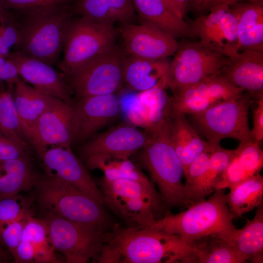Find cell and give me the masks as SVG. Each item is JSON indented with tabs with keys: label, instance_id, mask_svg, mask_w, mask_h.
<instances>
[{
	"label": "cell",
	"instance_id": "35",
	"mask_svg": "<svg viewBox=\"0 0 263 263\" xmlns=\"http://www.w3.org/2000/svg\"><path fill=\"white\" fill-rule=\"evenodd\" d=\"M13 88L7 85L6 88L0 86V132L16 144L28 150L14 104Z\"/></svg>",
	"mask_w": 263,
	"mask_h": 263
},
{
	"label": "cell",
	"instance_id": "7",
	"mask_svg": "<svg viewBox=\"0 0 263 263\" xmlns=\"http://www.w3.org/2000/svg\"><path fill=\"white\" fill-rule=\"evenodd\" d=\"M247 93L216 104L200 113L189 114L190 122L199 135L216 146L225 138L239 143L252 141L248 124L249 108L253 102Z\"/></svg>",
	"mask_w": 263,
	"mask_h": 263
},
{
	"label": "cell",
	"instance_id": "20",
	"mask_svg": "<svg viewBox=\"0 0 263 263\" xmlns=\"http://www.w3.org/2000/svg\"><path fill=\"white\" fill-rule=\"evenodd\" d=\"M220 74L256 100L263 96V52L245 50L228 57Z\"/></svg>",
	"mask_w": 263,
	"mask_h": 263
},
{
	"label": "cell",
	"instance_id": "27",
	"mask_svg": "<svg viewBox=\"0 0 263 263\" xmlns=\"http://www.w3.org/2000/svg\"><path fill=\"white\" fill-rule=\"evenodd\" d=\"M229 6L237 21V51L263 52V3L244 1Z\"/></svg>",
	"mask_w": 263,
	"mask_h": 263
},
{
	"label": "cell",
	"instance_id": "46",
	"mask_svg": "<svg viewBox=\"0 0 263 263\" xmlns=\"http://www.w3.org/2000/svg\"><path fill=\"white\" fill-rule=\"evenodd\" d=\"M206 0H190L192 6L195 10L199 11V10Z\"/></svg>",
	"mask_w": 263,
	"mask_h": 263
},
{
	"label": "cell",
	"instance_id": "2",
	"mask_svg": "<svg viewBox=\"0 0 263 263\" xmlns=\"http://www.w3.org/2000/svg\"><path fill=\"white\" fill-rule=\"evenodd\" d=\"M12 14V22L19 36L14 51L51 66L56 64L63 49L67 28L75 14L73 3Z\"/></svg>",
	"mask_w": 263,
	"mask_h": 263
},
{
	"label": "cell",
	"instance_id": "32",
	"mask_svg": "<svg viewBox=\"0 0 263 263\" xmlns=\"http://www.w3.org/2000/svg\"><path fill=\"white\" fill-rule=\"evenodd\" d=\"M233 151L223 148L220 145L215 147L205 172L186 194L185 206L188 207L203 200L216 190V186L228 165Z\"/></svg>",
	"mask_w": 263,
	"mask_h": 263
},
{
	"label": "cell",
	"instance_id": "40",
	"mask_svg": "<svg viewBox=\"0 0 263 263\" xmlns=\"http://www.w3.org/2000/svg\"><path fill=\"white\" fill-rule=\"evenodd\" d=\"M19 40V34L12 20L8 23H0V57L6 59L11 49L14 48Z\"/></svg>",
	"mask_w": 263,
	"mask_h": 263
},
{
	"label": "cell",
	"instance_id": "31",
	"mask_svg": "<svg viewBox=\"0 0 263 263\" xmlns=\"http://www.w3.org/2000/svg\"><path fill=\"white\" fill-rule=\"evenodd\" d=\"M38 177L28 155L0 161V197L30 189Z\"/></svg>",
	"mask_w": 263,
	"mask_h": 263
},
{
	"label": "cell",
	"instance_id": "1",
	"mask_svg": "<svg viewBox=\"0 0 263 263\" xmlns=\"http://www.w3.org/2000/svg\"><path fill=\"white\" fill-rule=\"evenodd\" d=\"M188 249L176 235L149 226L130 225L115 230L103 246L99 263H184Z\"/></svg>",
	"mask_w": 263,
	"mask_h": 263
},
{
	"label": "cell",
	"instance_id": "24",
	"mask_svg": "<svg viewBox=\"0 0 263 263\" xmlns=\"http://www.w3.org/2000/svg\"><path fill=\"white\" fill-rule=\"evenodd\" d=\"M171 61L167 57L146 59L125 55L123 65V83L132 90L139 92L166 84Z\"/></svg>",
	"mask_w": 263,
	"mask_h": 263
},
{
	"label": "cell",
	"instance_id": "30",
	"mask_svg": "<svg viewBox=\"0 0 263 263\" xmlns=\"http://www.w3.org/2000/svg\"><path fill=\"white\" fill-rule=\"evenodd\" d=\"M184 263H244L246 261L232 242L216 235H208L188 244Z\"/></svg>",
	"mask_w": 263,
	"mask_h": 263
},
{
	"label": "cell",
	"instance_id": "8",
	"mask_svg": "<svg viewBox=\"0 0 263 263\" xmlns=\"http://www.w3.org/2000/svg\"><path fill=\"white\" fill-rule=\"evenodd\" d=\"M45 220L55 250L65 256L67 263L97 261L114 232H103L49 213Z\"/></svg>",
	"mask_w": 263,
	"mask_h": 263
},
{
	"label": "cell",
	"instance_id": "16",
	"mask_svg": "<svg viewBox=\"0 0 263 263\" xmlns=\"http://www.w3.org/2000/svg\"><path fill=\"white\" fill-rule=\"evenodd\" d=\"M120 109L115 94L78 99L73 106V142H82L92 137L116 118Z\"/></svg>",
	"mask_w": 263,
	"mask_h": 263
},
{
	"label": "cell",
	"instance_id": "13",
	"mask_svg": "<svg viewBox=\"0 0 263 263\" xmlns=\"http://www.w3.org/2000/svg\"><path fill=\"white\" fill-rule=\"evenodd\" d=\"M123 41L125 55L156 60L175 54L179 47L176 39L150 24L120 23L117 29Z\"/></svg>",
	"mask_w": 263,
	"mask_h": 263
},
{
	"label": "cell",
	"instance_id": "5",
	"mask_svg": "<svg viewBox=\"0 0 263 263\" xmlns=\"http://www.w3.org/2000/svg\"><path fill=\"white\" fill-rule=\"evenodd\" d=\"M169 124L150 134V140L137 159L157 186L165 207L171 208L185 206L186 192L184 167L170 139Z\"/></svg>",
	"mask_w": 263,
	"mask_h": 263
},
{
	"label": "cell",
	"instance_id": "28",
	"mask_svg": "<svg viewBox=\"0 0 263 263\" xmlns=\"http://www.w3.org/2000/svg\"><path fill=\"white\" fill-rule=\"evenodd\" d=\"M169 137L184 172L197 156L216 146L203 139L184 114H171Z\"/></svg>",
	"mask_w": 263,
	"mask_h": 263
},
{
	"label": "cell",
	"instance_id": "25",
	"mask_svg": "<svg viewBox=\"0 0 263 263\" xmlns=\"http://www.w3.org/2000/svg\"><path fill=\"white\" fill-rule=\"evenodd\" d=\"M263 167V151L253 141L239 143L216 186V190L230 188L260 173Z\"/></svg>",
	"mask_w": 263,
	"mask_h": 263
},
{
	"label": "cell",
	"instance_id": "39",
	"mask_svg": "<svg viewBox=\"0 0 263 263\" xmlns=\"http://www.w3.org/2000/svg\"><path fill=\"white\" fill-rule=\"evenodd\" d=\"M215 147L212 149L204 151L197 156L190 163L185 171L184 177H185V183L184 184L186 195L205 172L208 166L212 151Z\"/></svg>",
	"mask_w": 263,
	"mask_h": 263
},
{
	"label": "cell",
	"instance_id": "18",
	"mask_svg": "<svg viewBox=\"0 0 263 263\" xmlns=\"http://www.w3.org/2000/svg\"><path fill=\"white\" fill-rule=\"evenodd\" d=\"M6 58L15 64L24 81L45 94L71 102L72 91L64 75L52 66L15 51H11Z\"/></svg>",
	"mask_w": 263,
	"mask_h": 263
},
{
	"label": "cell",
	"instance_id": "17",
	"mask_svg": "<svg viewBox=\"0 0 263 263\" xmlns=\"http://www.w3.org/2000/svg\"><path fill=\"white\" fill-rule=\"evenodd\" d=\"M40 158L46 175L56 177L77 188L106 205L102 191L71 148H50Z\"/></svg>",
	"mask_w": 263,
	"mask_h": 263
},
{
	"label": "cell",
	"instance_id": "45",
	"mask_svg": "<svg viewBox=\"0 0 263 263\" xmlns=\"http://www.w3.org/2000/svg\"><path fill=\"white\" fill-rule=\"evenodd\" d=\"M12 20V13L0 6V23H8Z\"/></svg>",
	"mask_w": 263,
	"mask_h": 263
},
{
	"label": "cell",
	"instance_id": "12",
	"mask_svg": "<svg viewBox=\"0 0 263 263\" xmlns=\"http://www.w3.org/2000/svg\"><path fill=\"white\" fill-rule=\"evenodd\" d=\"M244 90L222 76L219 72L173 94L171 114H196L224 101L239 97Z\"/></svg>",
	"mask_w": 263,
	"mask_h": 263
},
{
	"label": "cell",
	"instance_id": "48",
	"mask_svg": "<svg viewBox=\"0 0 263 263\" xmlns=\"http://www.w3.org/2000/svg\"><path fill=\"white\" fill-rule=\"evenodd\" d=\"M5 61V58L0 57V69L1 66H2V65L3 64V63H4ZM0 83H1L0 81Z\"/></svg>",
	"mask_w": 263,
	"mask_h": 263
},
{
	"label": "cell",
	"instance_id": "9",
	"mask_svg": "<svg viewBox=\"0 0 263 263\" xmlns=\"http://www.w3.org/2000/svg\"><path fill=\"white\" fill-rule=\"evenodd\" d=\"M123 49L111 50L82 65L65 76L77 99L114 94L123 83Z\"/></svg>",
	"mask_w": 263,
	"mask_h": 263
},
{
	"label": "cell",
	"instance_id": "11",
	"mask_svg": "<svg viewBox=\"0 0 263 263\" xmlns=\"http://www.w3.org/2000/svg\"><path fill=\"white\" fill-rule=\"evenodd\" d=\"M189 24L203 47L227 57L237 52V21L229 5L219 4Z\"/></svg>",
	"mask_w": 263,
	"mask_h": 263
},
{
	"label": "cell",
	"instance_id": "14",
	"mask_svg": "<svg viewBox=\"0 0 263 263\" xmlns=\"http://www.w3.org/2000/svg\"><path fill=\"white\" fill-rule=\"evenodd\" d=\"M73 142V106L56 98L38 119L30 144L40 157L49 148H71Z\"/></svg>",
	"mask_w": 263,
	"mask_h": 263
},
{
	"label": "cell",
	"instance_id": "42",
	"mask_svg": "<svg viewBox=\"0 0 263 263\" xmlns=\"http://www.w3.org/2000/svg\"><path fill=\"white\" fill-rule=\"evenodd\" d=\"M257 105L253 110V125L251 130L252 141L261 145L263 140V96L257 101Z\"/></svg>",
	"mask_w": 263,
	"mask_h": 263
},
{
	"label": "cell",
	"instance_id": "37",
	"mask_svg": "<svg viewBox=\"0 0 263 263\" xmlns=\"http://www.w3.org/2000/svg\"><path fill=\"white\" fill-rule=\"evenodd\" d=\"M75 0H0V6L9 12L22 13L67 5Z\"/></svg>",
	"mask_w": 263,
	"mask_h": 263
},
{
	"label": "cell",
	"instance_id": "36",
	"mask_svg": "<svg viewBox=\"0 0 263 263\" xmlns=\"http://www.w3.org/2000/svg\"><path fill=\"white\" fill-rule=\"evenodd\" d=\"M30 206V200L18 194L0 197V225L29 214Z\"/></svg>",
	"mask_w": 263,
	"mask_h": 263
},
{
	"label": "cell",
	"instance_id": "34",
	"mask_svg": "<svg viewBox=\"0 0 263 263\" xmlns=\"http://www.w3.org/2000/svg\"><path fill=\"white\" fill-rule=\"evenodd\" d=\"M257 208L254 218L239 229L233 244L246 262L258 263L263 259V204Z\"/></svg>",
	"mask_w": 263,
	"mask_h": 263
},
{
	"label": "cell",
	"instance_id": "29",
	"mask_svg": "<svg viewBox=\"0 0 263 263\" xmlns=\"http://www.w3.org/2000/svg\"><path fill=\"white\" fill-rule=\"evenodd\" d=\"M75 14L101 22L133 23L136 17L132 0H75Z\"/></svg>",
	"mask_w": 263,
	"mask_h": 263
},
{
	"label": "cell",
	"instance_id": "19",
	"mask_svg": "<svg viewBox=\"0 0 263 263\" xmlns=\"http://www.w3.org/2000/svg\"><path fill=\"white\" fill-rule=\"evenodd\" d=\"M167 85L163 84L140 92L128 110L131 121L149 134L168 124L171 115V97L167 93Z\"/></svg>",
	"mask_w": 263,
	"mask_h": 263
},
{
	"label": "cell",
	"instance_id": "21",
	"mask_svg": "<svg viewBox=\"0 0 263 263\" xmlns=\"http://www.w3.org/2000/svg\"><path fill=\"white\" fill-rule=\"evenodd\" d=\"M105 205L124 219L130 225L149 226L156 219L165 206L157 191L135 192L122 196L105 197Z\"/></svg>",
	"mask_w": 263,
	"mask_h": 263
},
{
	"label": "cell",
	"instance_id": "38",
	"mask_svg": "<svg viewBox=\"0 0 263 263\" xmlns=\"http://www.w3.org/2000/svg\"><path fill=\"white\" fill-rule=\"evenodd\" d=\"M30 214L31 213L0 225V243L7 247L12 256L20 242L25 222Z\"/></svg>",
	"mask_w": 263,
	"mask_h": 263
},
{
	"label": "cell",
	"instance_id": "47",
	"mask_svg": "<svg viewBox=\"0 0 263 263\" xmlns=\"http://www.w3.org/2000/svg\"><path fill=\"white\" fill-rule=\"evenodd\" d=\"M6 254L5 252L0 249V263L5 262L6 261Z\"/></svg>",
	"mask_w": 263,
	"mask_h": 263
},
{
	"label": "cell",
	"instance_id": "15",
	"mask_svg": "<svg viewBox=\"0 0 263 263\" xmlns=\"http://www.w3.org/2000/svg\"><path fill=\"white\" fill-rule=\"evenodd\" d=\"M91 138L81 149L85 158L99 154L128 159L147 144L150 135L133 126L123 124Z\"/></svg>",
	"mask_w": 263,
	"mask_h": 263
},
{
	"label": "cell",
	"instance_id": "10",
	"mask_svg": "<svg viewBox=\"0 0 263 263\" xmlns=\"http://www.w3.org/2000/svg\"><path fill=\"white\" fill-rule=\"evenodd\" d=\"M228 57L212 51L199 42L179 43L170 62L168 88L173 94L218 73Z\"/></svg>",
	"mask_w": 263,
	"mask_h": 263
},
{
	"label": "cell",
	"instance_id": "4",
	"mask_svg": "<svg viewBox=\"0 0 263 263\" xmlns=\"http://www.w3.org/2000/svg\"><path fill=\"white\" fill-rule=\"evenodd\" d=\"M34 187L37 201L47 213L103 232L120 226L113 223L104 206L92 196L56 177H40Z\"/></svg>",
	"mask_w": 263,
	"mask_h": 263
},
{
	"label": "cell",
	"instance_id": "23",
	"mask_svg": "<svg viewBox=\"0 0 263 263\" xmlns=\"http://www.w3.org/2000/svg\"><path fill=\"white\" fill-rule=\"evenodd\" d=\"M12 93L22 133L30 144L38 119L56 98L30 86L20 78L15 81Z\"/></svg>",
	"mask_w": 263,
	"mask_h": 263
},
{
	"label": "cell",
	"instance_id": "22",
	"mask_svg": "<svg viewBox=\"0 0 263 263\" xmlns=\"http://www.w3.org/2000/svg\"><path fill=\"white\" fill-rule=\"evenodd\" d=\"M45 219L27 218L20 242L13 255L18 263H56L60 262L55 254Z\"/></svg>",
	"mask_w": 263,
	"mask_h": 263
},
{
	"label": "cell",
	"instance_id": "43",
	"mask_svg": "<svg viewBox=\"0 0 263 263\" xmlns=\"http://www.w3.org/2000/svg\"><path fill=\"white\" fill-rule=\"evenodd\" d=\"M167 6L178 17L183 19L188 3L190 0H163Z\"/></svg>",
	"mask_w": 263,
	"mask_h": 263
},
{
	"label": "cell",
	"instance_id": "33",
	"mask_svg": "<svg viewBox=\"0 0 263 263\" xmlns=\"http://www.w3.org/2000/svg\"><path fill=\"white\" fill-rule=\"evenodd\" d=\"M225 200L233 219L263 203V177L258 173L229 188Z\"/></svg>",
	"mask_w": 263,
	"mask_h": 263
},
{
	"label": "cell",
	"instance_id": "41",
	"mask_svg": "<svg viewBox=\"0 0 263 263\" xmlns=\"http://www.w3.org/2000/svg\"><path fill=\"white\" fill-rule=\"evenodd\" d=\"M28 155L25 149L0 132V161L14 159Z\"/></svg>",
	"mask_w": 263,
	"mask_h": 263
},
{
	"label": "cell",
	"instance_id": "6",
	"mask_svg": "<svg viewBox=\"0 0 263 263\" xmlns=\"http://www.w3.org/2000/svg\"><path fill=\"white\" fill-rule=\"evenodd\" d=\"M118 31L113 24L79 16L72 19L67 28L63 56L57 64L65 76L116 45Z\"/></svg>",
	"mask_w": 263,
	"mask_h": 263
},
{
	"label": "cell",
	"instance_id": "26",
	"mask_svg": "<svg viewBox=\"0 0 263 263\" xmlns=\"http://www.w3.org/2000/svg\"><path fill=\"white\" fill-rule=\"evenodd\" d=\"M140 23L153 26L176 39L196 37L189 24L176 15L163 0H132Z\"/></svg>",
	"mask_w": 263,
	"mask_h": 263
},
{
	"label": "cell",
	"instance_id": "3",
	"mask_svg": "<svg viewBox=\"0 0 263 263\" xmlns=\"http://www.w3.org/2000/svg\"><path fill=\"white\" fill-rule=\"evenodd\" d=\"M149 226L176 235L187 244L208 235L233 243L239 231L226 203L225 189L215 190L208 199L191 204L178 214L166 213Z\"/></svg>",
	"mask_w": 263,
	"mask_h": 263
},
{
	"label": "cell",
	"instance_id": "44",
	"mask_svg": "<svg viewBox=\"0 0 263 263\" xmlns=\"http://www.w3.org/2000/svg\"><path fill=\"white\" fill-rule=\"evenodd\" d=\"M263 3V0H206L201 7L199 12H206L214 6L219 4L231 5L239 2Z\"/></svg>",
	"mask_w": 263,
	"mask_h": 263
}]
</instances>
